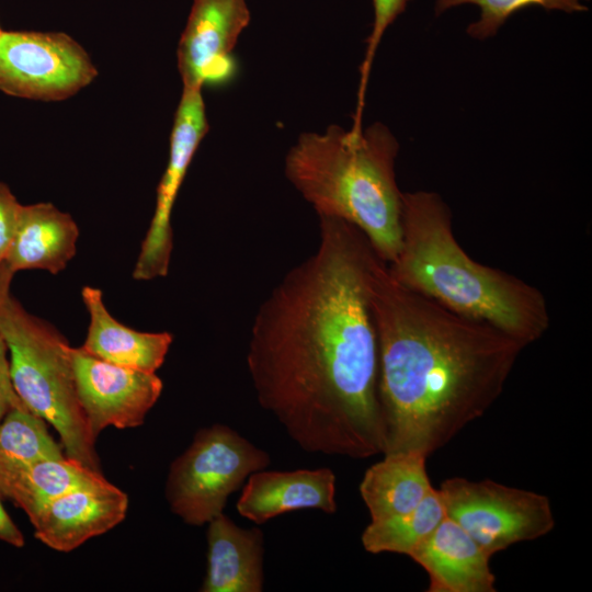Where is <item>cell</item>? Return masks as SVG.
<instances>
[{"label": "cell", "instance_id": "1", "mask_svg": "<svg viewBox=\"0 0 592 592\" xmlns=\"http://www.w3.org/2000/svg\"><path fill=\"white\" fill-rule=\"evenodd\" d=\"M378 254L354 225L319 217V244L259 307L247 352L260 406L309 453L384 451L369 283Z\"/></svg>", "mask_w": 592, "mask_h": 592}, {"label": "cell", "instance_id": "2", "mask_svg": "<svg viewBox=\"0 0 592 592\" xmlns=\"http://www.w3.org/2000/svg\"><path fill=\"white\" fill-rule=\"evenodd\" d=\"M369 300L378 343L383 454L429 456L499 398L525 345L403 286L380 258Z\"/></svg>", "mask_w": 592, "mask_h": 592}, {"label": "cell", "instance_id": "3", "mask_svg": "<svg viewBox=\"0 0 592 592\" xmlns=\"http://www.w3.org/2000/svg\"><path fill=\"white\" fill-rule=\"evenodd\" d=\"M387 266L403 286L525 346L549 327L542 292L473 260L454 237L449 208L434 192L402 193L400 248Z\"/></svg>", "mask_w": 592, "mask_h": 592}, {"label": "cell", "instance_id": "4", "mask_svg": "<svg viewBox=\"0 0 592 592\" xmlns=\"http://www.w3.org/2000/svg\"><path fill=\"white\" fill-rule=\"evenodd\" d=\"M398 149L397 139L382 123L360 132L331 125L322 134L299 136L287 152L285 174L319 217L357 227L389 264L401 241Z\"/></svg>", "mask_w": 592, "mask_h": 592}, {"label": "cell", "instance_id": "5", "mask_svg": "<svg viewBox=\"0 0 592 592\" xmlns=\"http://www.w3.org/2000/svg\"><path fill=\"white\" fill-rule=\"evenodd\" d=\"M0 335L23 405L58 432L66 457L101 471L95 439L77 397L72 346L54 326L26 311L12 296L0 310Z\"/></svg>", "mask_w": 592, "mask_h": 592}, {"label": "cell", "instance_id": "6", "mask_svg": "<svg viewBox=\"0 0 592 592\" xmlns=\"http://www.w3.org/2000/svg\"><path fill=\"white\" fill-rule=\"evenodd\" d=\"M270 463L265 451L227 425L201 429L170 466L166 483L170 510L186 524L202 526L224 513L229 496Z\"/></svg>", "mask_w": 592, "mask_h": 592}, {"label": "cell", "instance_id": "7", "mask_svg": "<svg viewBox=\"0 0 592 592\" xmlns=\"http://www.w3.org/2000/svg\"><path fill=\"white\" fill-rule=\"evenodd\" d=\"M446 516L491 557L513 544L534 540L555 527L549 499L493 480L455 477L440 489Z\"/></svg>", "mask_w": 592, "mask_h": 592}, {"label": "cell", "instance_id": "8", "mask_svg": "<svg viewBox=\"0 0 592 592\" xmlns=\"http://www.w3.org/2000/svg\"><path fill=\"white\" fill-rule=\"evenodd\" d=\"M98 70L86 49L62 32L1 31L0 91L36 101L66 100Z\"/></svg>", "mask_w": 592, "mask_h": 592}, {"label": "cell", "instance_id": "9", "mask_svg": "<svg viewBox=\"0 0 592 592\" xmlns=\"http://www.w3.org/2000/svg\"><path fill=\"white\" fill-rule=\"evenodd\" d=\"M207 130L202 89L183 88L170 137L169 160L157 189L155 213L133 270V278L137 281H150L168 274L173 249V205Z\"/></svg>", "mask_w": 592, "mask_h": 592}, {"label": "cell", "instance_id": "10", "mask_svg": "<svg viewBox=\"0 0 592 592\" xmlns=\"http://www.w3.org/2000/svg\"><path fill=\"white\" fill-rule=\"evenodd\" d=\"M71 358L77 397L94 439L107 426H139L161 396L156 373L111 364L82 346L71 349Z\"/></svg>", "mask_w": 592, "mask_h": 592}, {"label": "cell", "instance_id": "11", "mask_svg": "<svg viewBox=\"0 0 592 592\" xmlns=\"http://www.w3.org/2000/svg\"><path fill=\"white\" fill-rule=\"evenodd\" d=\"M249 23L247 0H193L178 46L183 88L202 89L225 78L230 54Z\"/></svg>", "mask_w": 592, "mask_h": 592}, {"label": "cell", "instance_id": "12", "mask_svg": "<svg viewBox=\"0 0 592 592\" xmlns=\"http://www.w3.org/2000/svg\"><path fill=\"white\" fill-rule=\"evenodd\" d=\"M127 509V494L106 480L54 499L31 523L37 539L68 553L119 524Z\"/></svg>", "mask_w": 592, "mask_h": 592}, {"label": "cell", "instance_id": "13", "mask_svg": "<svg viewBox=\"0 0 592 592\" xmlns=\"http://www.w3.org/2000/svg\"><path fill=\"white\" fill-rule=\"evenodd\" d=\"M337 511L335 476L329 468L251 474L237 502L240 515L255 524L292 511Z\"/></svg>", "mask_w": 592, "mask_h": 592}, {"label": "cell", "instance_id": "14", "mask_svg": "<svg viewBox=\"0 0 592 592\" xmlns=\"http://www.w3.org/2000/svg\"><path fill=\"white\" fill-rule=\"evenodd\" d=\"M409 557L428 573L429 592L496 591L491 557L447 516Z\"/></svg>", "mask_w": 592, "mask_h": 592}, {"label": "cell", "instance_id": "15", "mask_svg": "<svg viewBox=\"0 0 592 592\" xmlns=\"http://www.w3.org/2000/svg\"><path fill=\"white\" fill-rule=\"evenodd\" d=\"M79 228L72 216L52 203L21 205L14 237L5 258L14 272L64 271L77 253Z\"/></svg>", "mask_w": 592, "mask_h": 592}, {"label": "cell", "instance_id": "16", "mask_svg": "<svg viewBox=\"0 0 592 592\" xmlns=\"http://www.w3.org/2000/svg\"><path fill=\"white\" fill-rule=\"evenodd\" d=\"M203 592L263 591V533L242 528L220 513L208 523Z\"/></svg>", "mask_w": 592, "mask_h": 592}, {"label": "cell", "instance_id": "17", "mask_svg": "<svg viewBox=\"0 0 592 592\" xmlns=\"http://www.w3.org/2000/svg\"><path fill=\"white\" fill-rule=\"evenodd\" d=\"M81 297L89 314L82 349L111 364L156 373L166 360L172 334L143 332L124 326L106 309L100 288L84 286Z\"/></svg>", "mask_w": 592, "mask_h": 592}, {"label": "cell", "instance_id": "18", "mask_svg": "<svg viewBox=\"0 0 592 592\" xmlns=\"http://www.w3.org/2000/svg\"><path fill=\"white\" fill-rule=\"evenodd\" d=\"M420 452L384 454L371 466L360 485L371 522L384 521L413 510L432 490L425 459Z\"/></svg>", "mask_w": 592, "mask_h": 592}, {"label": "cell", "instance_id": "19", "mask_svg": "<svg viewBox=\"0 0 592 592\" xmlns=\"http://www.w3.org/2000/svg\"><path fill=\"white\" fill-rule=\"evenodd\" d=\"M64 457L46 422L25 406L8 412L0 422V494L37 462Z\"/></svg>", "mask_w": 592, "mask_h": 592}, {"label": "cell", "instance_id": "20", "mask_svg": "<svg viewBox=\"0 0 592 592\" xmlns=\"http://www.w3.org/2000/svg\"><path fill=\"white\" fill-rule=\"evenodd\" d=\"M106 481L101 471L68 458H49L27 468L9 488L12 500L30 521L50 501L73 490Z\"/></svg>", "mask_w": 592, "mask_h": 592}, {"label": "cell", "instance_id": "21", "mask_svg": "<svg viewBox=\"0 0 592 592\" xmlns=\"http://www.w3.org/2000/svg\"><path fill=\"white\" fill-rule=\"evenodd\" d=\"M439 489L432 490L413 510L371 522L362 533L364 549L371 554L396 553L410 556L445 519Z\"/></svg>", "mask_w": 592, "mask_h": 592}, {"label": "cell", "instance_id": "22", "mask_svg": "<svg viewBox=\"0 0 592 592\" xmlns=\"http://www.w3.org/2000/svg\"><path fill=\"white\" fill-rule=\"evenodd\" d=\"M588 0H436V14L462 4L480 8V18L467 27V33L476 39L493 36L505 21L517 11L539 5L546 10H560L567 13L588 11L583 3Z\"/></svg>", "mask_w": 592, "mask_h": 592}, {"label": "cell", "instance_id": "23", "mask_svg": "<svg viewBox=\"0 0 592 592\" xmlns=\"http://www.w3.org/2000/svg\"><path fill=\"white\" fill-rule=\"evenodd\" d=\"M410 0H373L374 21L361 65L360 82L368 81L374 56L388 26L400 15Z\"/></svg>", "mask_w": 592, "mask_h": 592}, {"label": "cell", "instance_id": "24", "mask_svg": "<svg viewBox=\"0 0 592 592\" xmlns=\"http://www.w3.org/2000/svg\"><path fill=\"white\" fill-rule=\"evenodd\" d=\"M21 205L10 187L0 182V262L5 260L10 250Z\"/></svg>", "mask_w": 592, "mask_h": 592}, {"label": "cell", "instance_id": "25", "mask_svg": "<svg viewBox=\"0 0 592 592\" xmlns=\"http://www.w3.org/2000/svg\"><path fill=\"white\" fill-rule=\"evenodd\" d=\"M24 406L18 396L10 372L8 348L0 335V422L14 408Z\"/></svg>", "mask_w": 592, "mask_h": 592}, {"label": "cell", "instance_id": "26", "mask_svg": "<svg viewBox=\"0 0 592 592\" xmlns=\"http://www.w3.org/2000/svg\"><path fill=\"white\" fill-rule=\"evenodd\" d=\"M1 496V494H0ZM0 540L14 547L24 546V536L4 510L0 500Z\"/></svg>", "mask_w": 592, "mask_h": 592}, {"label": "cell", "instance_id": "27", "mask_svg": "<svg viewBox=\"0 0 592 592\" xmlns=\"http://www.w3.org/2000/svg\"><path fill=\"white\" fill-rule=\"evenodd\" d=\"M14 274L5 261L0 262V310L11 296L10 285Z\"/></svg>", "mask_w": 592, "mask_h": 592}, {"label": "cell", "instance_id": "28", "mask_svg": "<svg viewBox=\"0 0 592 592\" xmlns=\"http://www.w3.org/2000/svg\"><path fill=\"white\" fill-rule=\"evenodd\" d=\"M1 31H2V30L0 29V32H1Z\"/></svg>", "mask_w": 592, "mask_h": 592}]
</instances>
